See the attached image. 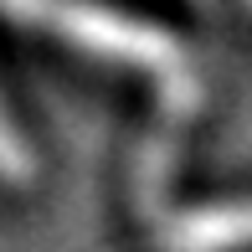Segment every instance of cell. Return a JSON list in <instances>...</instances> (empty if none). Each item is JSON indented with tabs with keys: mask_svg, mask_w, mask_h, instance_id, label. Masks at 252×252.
<instances>
[{
	"mask_svg": "<svg viewBox=\"0 0 252 252\" xmlns=\"http://www.w3.org/2000/svg\"><path fill=\"white\" fill-rule=\"evenodd\" d=\"M0 180H31V150L21 144L16 124L5 119V108H0Z\"/></svg>",
	"mask_w": 252,
	"mask_h": 252,
	"instance_id": "3957f363",
	"label": "cell"
},
{
	"mask_svg": "<svg viewBox=\"0 0 252 252\" xmlns=\"http://www.w3.org/2000/svg\"><path fill=\"white\" fill-rule=\"evenodd\" d=\"M159 237H165V252H237L247 242V211L237 201L196 206V211L170 216V226Z\"/></svg>",
	"mask_w": 252,
	"mask_h": 252,
	"instance_id": "7a4b0ae2",
	"label": "cell"
},
{
	"mask_svg": "<svg viewBox=\"0 0 252 252\" xmlns=\"http://www.w3.org/2000/svg\"><path fill=\"white\" fill-rule=\"evenodd\" d=\"M0 16L21 21V26H36V31H52V36L72 41V47H83L93 57L124 62V67L170 72L180 62V41L165 26L119 16V10L93 5V0H0Z\"/></svg>",
	"mask_w": 252,
	"mask_h": 252,
	"instance_id": "6da1fadb",
	"label": "cell"
}]
</instances>
